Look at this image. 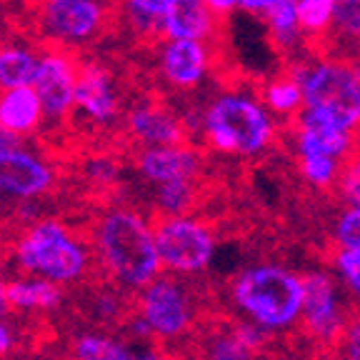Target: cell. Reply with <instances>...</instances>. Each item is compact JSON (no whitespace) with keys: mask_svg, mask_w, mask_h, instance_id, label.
Segmentation results:
<instances>
[{"mask_svg":"<svg viewBox=\"0 0 360 360\" xmlns=\"http://www.w3.org/2000/svg\"><path fill=\"white\" fill-rule=\"evenodd\" d=\"M278 118L260 101V93L223 88L202 105L198 133L218 155L255 160L278 141Z\"/></svg>","mask_w":360,"mask_h":360,"instance_id":"1","label":"cell"},{"mask_svg":"<svg viewBox=\"0 0 360 360\" xmlns=\"http://www.w3.org/2000/svg\"><path fill=\"white\" fill-rule=\"evenodd\" d=\"M303 276L285 265H250L238 270L228 283V303L240 321H248L281 338L300 326L303 315Z\"/></svg>","mask_w":360,"mask_h":360,"instance_id":"2","label":"cell"},{"mask_svg":"<svg viewBox=\"0 0 360 360\" xmlns=\"http://www.w3.org/2000/svg\"><path fill=\"white\" fill-rule=\"evenodd\" d=\"M93 248L103 276L128 290L146 288L163 270L153 223L125 205L103 210L93 233Z\"/></svg>","mask_w":360,"mask_h":360,"instance_id":"3","label":"cell"},{"mask_svg":"<svg viewBox=\"0 0 360 360\" xmlns=\"http://www.w3.org/2000/svg\"><path fill=\"white\" fill-rule=\"evenodd\" d=\"M15 258L25 273L56 283H78L93 276L88 245L63 220H35L15 243Z\"/></svg>","mask_w":360,"mask_h":360,"instance_id":"4","label":"cell"},{"mask_svg":"<svg viewBox=\"0 0 360 360\" xmlns=\"http://www.w3.org/2000/svg\"><path fill=\"white\" fill-rule=\"evenodd\" d=\"M290 70L303 85L305 108H318L360 135V56H321Z\"/></svg>","mask_w":360,"mask_h":360,"instance_id":"5","label":"cell"},{"mask_svg":"<svg viewBox=\"0 0 360 360\" xmlns=\"http://www.w3.org/2000/svg\"><path fill=\"white\" fill-rule=\"evenodd\" d=\"M135 313L150 328L155 340H186L200 326L198 295L183 276L165 273L148 283L135 295Z\"/></svg>","mask_w":360,"mask_h":360,"instance_id":"6","label":"cell"},{"mask_svg":"<svg viewBox=\"0 0 360 360\" xmlns=\"http://www.w3.org/2000/svg\"><path fill=\"white\" fill-rule=\"evenodd\" d=\"M153 231L165 273L193 278L210 268L218 250V236L208 220L193 213L158 215L153 220Z\"/></svg>","mask_w":360,"mask_h":360,"instance_id":"7","label":"cell"},{"mask_svg":"<svg viewBox=\"0 0 360 360\" xmlns=\"http://www.w3.org/2000/svg\"><path fill=\"white\" fill-rule=\"evenodd\" d=\"M303 283L305 292L300 333L318 350H333L353 315L345 308L343 290H340L343 285H338V278L328 270H310L303 276Z\"/></svg>","mask_w":360,"mask_h":360,"instance_id":"8","label":"cell"},{"mask_svg":"<svg viewBox=\"0 0 360 360\" xmlns=\"http://www.w3.org/2000/svg\"><path fill=\"white\" fill-rule=\"evenodd\" d=\"M38 25L58 45H83L108 30L110 6L105 0H40Z\"/></svg>","mask_w":360,"mask_h":360,"instance_id":"9","label":"cell"},{"mask_svg":"<svg viewBox=\"0 0 360 360\" xmlns=\"http://www.w3.org/2000/svg\"><path fill=\"white\" fill-rule=\"evenodd\" d=\"M195 360H265L273 335L248 321H210L191 335Z\"/></svg>","mask_w":360,"mask_h":360,"instance_id":"10","label":"cell"},{"mask_svg":"<svg viewBox=\"0 0 360 360\" xmlns=\"http://www.w3.org/2000/svg\"><path fill=\"white\" fill-rule=\"evenodd\" d=\"M80 63L68 53L65 45L45 48L38 53V68L33 75V88L43 103L45 118L63 120L75 105V83Z\"/></svg>","mask_w":360,"mask_h":360,"instance_id":"11","label":"cell"},{"mask_svg":"<svg viewBox=\"0 0 360 360\" xmlns=\"http://www.w3.org/2000/svg\"><path fill=\"white\" fill-rule=\"evenodd\" d=\"M18 138L0 146V195L33 200L56 186V170L33 150L18 146Z\"/></svg>","mask_w":360,"mask_h":360,"instance_id":"12","label":"cell"},{"mask_svg":"<svg viewBox=\"0 0 360 360\" xmlns=\"http://www.w3.org/2000/svg\"><path fill=\"white\" fill-rule=\"evenodd\" d=\"M158 70L178 93H193L213 73V43L175 38L165 40L158 56Z\"/></svg>","mask_w":360,"mask_h":360,"instance_id":"13","label":"cell"},{"mask_svg":"<svg viewBox=\"0 0 360 360\" xmlns=\"http://www.w3.org/2000/svg\"><path fill=\"white\" fill-rule=\"evenodd\" d=\"M290 141L292 153H328L345 160L355 150L358 133L343 128L318 108H303L290 120Z\"/></svg>","mask_w":360,"mask_h":360,"instance_id":"14","label":"cell"},{"mask_svg":"<svg viewBox=\"0 0 360 360\" xmlns=\"http://www.w3.org/2000/svg\"><path fill=\"white\" fill-rule=\"evenodd\" d=\"M75 112L96 125H110L120 115V96L115 80L98 63H80L75 83Z\"/></svg>","mask_w":360,"mask_h":360,"instance_id":"15","label":"cell"},{"mask_svg":"<svg viewBox=\"0 0 360 360\" xmlns=\"http://www.w3.org/2000/svg\"><path fill=\"white\" fill-rule=\"evenodd\" d=\"M135 170L150 186H163L170 180L200 178L202 158L191 143L175 146H143L135 155Z\"/></svg>","mask_w":360,"mask_h":360,"instance_id":"16","label":"cell"},{"mask_svg":"<svg viewBox=\"0 0 360 360\" xmlns=\"http://www.w3.org/2000/svg\"><path fill=\"white\" fill-rule=\"evenodd\" d=\"M125 130L138 146H175L191 143V128L178 112L160 103H138L125 115Z\"/></svg>","mask_w":360,"mask_h":360,"instance_id":"17","label":"cell"},{"mask_svg":"<svg viewBox=\"0 0 360 360\" xmlns=\"http://www.w3.org/2000/svg\"><path fill=\"white\" fill-rule=\"evenodd\" d=\"M220 15H215L202 0H168L160 18V35L165 40L186 38L215 43Z\"/></svg>","mask_w":360,"mask_h":360,"instance_id":"18","label":"cell"},{"mask_svg":"<svg viewBox=\"0 0 360 360\" xmlns=\"http://www.w3.org/2000/svg\"><path fill=\"white\" fill-rule=\"evenodd\" d=\"M45 110L33 85L0 90V130L13 138L30 135L43 125Z\"/></svg>","mask_w":360,"mask_h":360,"instance_id":"19","label":"cell"},{"mask_svg":"<svg viewBox=\"0 0 360 360\" xmlns=\"http://www.w3.org/2000/svg\"><path fill=\"white\" fill-rule=\"evenodd\" d=\"M260 101L265 103L273 115L278 120H292L300 110L305 108V98H303V85H300L298 75L292 70H285L281 75H273L260 85Z\"/></svg>","mask_w":360,"mask_h":360,"instance_id":"20","label":"cell"},{"mask_svg":"<svg viewBox=\"0 0 360 360\" xmlns=\"http://www.w3.org/2000/svg\"><path fill=\"white\" fill-rule=\"evenodd\" d=\"M265 28H268L270 43L283 53H295L305 38L300 28L298 0H276L263 15Z\"/></svg>","mask_w":360,"mask_h":360,"instance_id":"21","label":"cell"},{"mask_svg":"<svg viewBox=\"0 0 360 360\" xmlns=\"http://www.w3.org/2000/svg\"><path fill=\"white\" fill-rule=\"evenodd\" d=\"M8 303L18 310H53L63 303V292L56 281L38 278V281H13L6 285Z\"/></svg>","mask_w":360,"mask_h":360,"instance_id":"22","label":"cell"},{"mask_svg":"<svg viewBox=\"0 0 360 360\" xmlns=\"http://www.w3.org/2000/svg\"><path fill=\"white\" fill-rule=\"evenodd\" d=\"M200 200V178L170 180L155 186V210L158 215H186Z\"/></svg>","mask_w":360,"mask_h":360,"instance_id":"23","label":"cell"},{"mask_svg":"<svg viewBox=\"0 0 360 360\" xmlns=\"http://www.w3.org/2000/svg\"><path fill=\"white\" fill-rule=\"evenodd\" d=\"M35 68H38V53H33L30 48H22V45L0 48V90L30 85Z\"/></svg>","mask_w":360,"mask_h":360,"instance_id":"24","label":"cell"},{"mask_svg":"<svg viewBox=\"0 0 360 360\" xmlns=\"http://www.w3.org/2000/svg\"><path fill=\"white\" fill-rule=\"evenodd\" d=\"M300 178L315 191H333L338 183V175L343 168V160L328 153H295Z\"/></svg>","mask_w":360,"mask_h":360,"instance_id":"25","label":"cell"},{"mask_svg":"<svg viewBox=\"0 0 360 360\" xmlns=\"http://www.w3.org/2000/svg\"><path fill=\"white\" fill-rule=\"evenodd\" d=\"M338 0H298L300 28L310 43L321 45L333 28V15H335Z\"/></svg>","mask_w":360,"mask_h":360,"instance_id":"26","label":"cell"},{"mask_svg":"<svg viewBox=\"0 0 360 360\" xmlns=\"http://www.w3.org/2000/svg\"><path fill=\"white\" fill-rule=\"evenodd\" d=\"M338 43L350 45L360 56V0H338L335 15H333V28L323 43Z\"/></svg>","mask_w":360,"mask_h":360,"instance_id":"27","label":"cell"},{"mask_svg":"<svg viewBox=\"0 0 360 360\" xmlns=\"http://www.w3.org/2000/svg\"><path fill=\"white\" fill-rule=\"evenodd\" d=\"M168 0H123V11L138 33L160 35V18Z\"/></svg>","mask_w":360,"mask_h":360,"instance_id":"28","label":"cell"},{"mask_svg":"<svg viewBox=\"0 0 360 360\" xmlns=\"http://www.w3.org/2000/svg\"><path fill=\"white\" fill-rule=\"evenodd\" d=\"M123 340L110 335H101V333H85L78 335L70 343V358L73 360H110L118 353Z\"/></svg>","mask_w":360,"mask_h":360,"instance_id":"29","label":"cell"},{"mask_svg":"<svg viewBox=\"0 0 360 360\" xmlns=\"http://www.w3.org/2000/svg\"><path fill=\"white\" fill-rule=\"evenodd\" d=\"M333 273L340 281L343 290L355 303H360V250L350 248H335L333 253Z\"/></svg>","mask_w":360,"mask_h":360,"instance_id":"30","label":"cell"},{"mask_svg":"<svg viewBox=\"0 0 360 360\" xmlns=\"http://www.w3.org/2000/svg\"><path fill=\"white\" fill-rule=\"evenodd\" d=\"M333 191H335L343 205L360 208V148L343 160V168H340V175H338V183Z\"/></svg>","mask_w":360,"mask_h":360,"instance_id":"31","label":"cell"},{"mask_svg":"<svg viewBox=\"0 0 360 360\" xmlns=\"http://www.w3.org/2000/svg\"><path fill=\"white\" fill-rule=\"evenodd\" d=\"M333 243L335 248H350L360 250V208L345 205L338 218L333 220Z\"/></svg>","mask_w":360,"mask_h":360,"instance_id":"32","label":"cell"},{"mask_svg":"<svg viewBox=\"0 0 360 360\" xmlns=\"http://www.w3.org/2000/svg\"><path fill=\"white\" fill-rule=\"evenodd\" d=\"M335 360H360V315H350L343 335L338 338L333 348Z\"/></svg>","mask_w":360,"mask_h":360,"instance_id":"33","label":"cell"},{"mask_svg":"<svg viewBox=\"0 0 360 360\" xmlns=\"http://www.w3.org/2000/svg\"><path fill=\"white\" fill-rule=\"evenodd\" d=\"M265 360H318V348L315 345H281L270 350Z\"/></svg>","mask_w":360,"mask_h":360,"instance_id":"34","label":"cell"},{"mask_svg":"<svg viewBox=\"0 0 360 360\" xmlns=\"http://www.w3.org/2000/svg\"><path fill=\"white\" fill-rule=\"evenodd\" d=\"M276 0H238V11L248 13V15H265L270 6H273Z\"/></svg>","mask_w":360,"mask_h":360,"instance_id":"35","label":"cell"},{"mask_svg":"<svg viewBox=\"0 0 360 360\" xmlns=\"http://www.w3.org/2000/svg\"><path fill=\"white\" fill-rule=\"evenodd\" d=\"M202 3H205V6H208L210 11L220 18L231 15V13L238 11V0H202Z\"/></svg>","mask_w":360,"mask_h":360,"instance_id":"36","label":"cell"},{"mask_svg":"<svg viewBox=\"0 0 360 360\" xmlns=\"http://www.w3.org/2000/svg\"><path fill=\"white\" fill-rule=\"evenodd\" d=\"M11 348H13V333L6 323L0 321V358L11 353Z\"/></svg>","mask_w":360,"mask_h":360,"instance_id":"37","label":"cell"},{"mask_svg":"<svg viewBox=\"0 0 360 360\" xmlns=\"http://www.w3.org/2000/svg\"><path fill=\"white\" fill-rule=\"evenodd\" d=\"M6 313H11V303H8V290H6V283L0 281V318Z\"/></svg>","mask_w":360,"mask_h":360,"instance_id":"38","label":"cell"},{"mask_svg":"<svg viewBox=\"0 0 360 360\" xmlns=\"http://www.w3.org/2000/svg\"><path fill=\"white\" fill-rule=\"evenodd\" d=\"M8 141H13V135H8V133H3V130H0V146H6Z\"/></svg>","mask_w":360,"mask_h":360,"instance_id":"39","label":"cell"},{"mask_svg":"<svg viewBox=\"0 0 360 360\" xmlns=\"http://www.w3.org/2000/svg\"><path fill=\"white\" fill-rule=\"evenodd\" d=\"M173 360H178V358H173Z\"/></svg>","mask_w":360,"mask_h":360,"instance_id":"40","label":"cell"}]
</instances>
